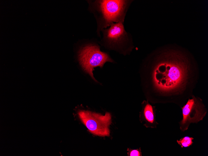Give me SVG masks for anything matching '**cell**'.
Returning <instances> with one entry per match:
<instances>
[{
    "mask_svg": "<svg viewBox=\"0 0 208 156\" xmlns=\"http://www.w3.org/2000/svg\"><path fill=\"white\" fill-rule=\"evenodd\" d=\"M153 53L148 69L153 86L166 97V102L192 96L199 76L198 65L192 53L174 44L164 45Z\"/></svg>",
    "mask_w": 208,
    "mask_h": 156,
    "instance_id": "1",
    "label": "cell"
},
{
    "mask_svg": "<svg viewBox=\"0 0 208 156\" xmlns=\"http://www.w3.org/2000/svg\"><path fill=\"white\" fill-rule=\"evenodd\" d=\"M127 1L104 0L95 1L94 8L99 15V28H106L113 22H123L127 6Z\"/></svg>",
    "mask_w": 208,
    "mask_h": 156,
    "instance_id": "2",
    "label": "cell"
},
{
    "mask_svg": "<svg viewBox=\"0 0 208 156\" xmlns=\"http://www.w3.org/2000/svg\"><path fill=\"white\" fill-rule=\"evenodd\" d=\"M78 59L83 70L95 81L93 71L94 68H102L105 63L113 60L106 53L101 51L99 47L94 44L86 45L81 48L78 53Z\"/></svg>",
    "mask_w": 208,
    "mask_h": 156,
    "instance_id": "3",
    "label": "cell"
},
{
    "mask_svg": "<svg viewBox=\"0 0 208 156\" xmlns=\"http://www.w3.org/2000/svg\"><path fill=\"white\" fill-rule=\"evenodd\" d=\"M82 123L93 134L100 136H109V128L111 122V114L107 112L105 115L86 110H80L78 113Z\"/></svg>",
    "mask_w": 208,
    "mask_h": 156,
    "instance_id": "4",
    "label": "cell"
},
{
    "mask_svg": "<svg viewBox=\"0 0 208 156\" xmlns=\"http://www.w3.org/2000/svg\"><path fill=\"white\" fill-rule=\"evenodd\" d=\"M181 108L183 118L179 125L183 131L187 130L191 123H197L203 120L207 112L201 99L193 95Z\"/></svg>",
    "mask_w": 208,
    "mask_h": 156,
    "instance_id": "5",
    "label": "cell"
},
{
    "mask_svg": "<svg viewBox=\"0 0 208 156\" xmlns=\"http://www.w3.org/2000/svg\"><path fill=\"white\" fill-rule=\"evenodd\" d=\"M122 22L112 23L110 27L103 30L104 38L109 44H119L126 38L127 34Z\"/></svg>",
    "mask_w": 208,
    "mask_h": 156,
    "instance_id": "6",
    "label": "cell"
},
{
    "mask_svg": "<svg viewBox=\"0 0 208 156\" xmlns=\"http://www.w3.org/2000/svg\"><path fill=\"white\" fill-rule=\"evenodd\" d=\"M143 115L146 121L151 124L154 122L153 108L148 103H146L143 108Z\"/></svg>",
    "mask_w": 208,
    "mask_h": 156,
    "instance_id": "7",
    "label": "cell"
},
{
    "mask_svg": "<svg viewBox=\"0 0 208 156\" xmlns=\"http://www.w3.org/2000/svg\"><path fill=\"white\" fill-rule=\"evenodd\" d=\"M193 138L188 136H185L177 140V142L182 148L187 147L191 145L193 143Z\"/></svg>",
    "mask_w": 208,
    "mask_h": 156,
    "instance_id": "8",
    "label": "cell"
},
{
    "mask_svg": "<svg viewBox=\"0 0 208 156\" xmlns=\"http://www.w3.org/2000/svg\"><path fill=\"white\" fill-rule=\"evenodd\" d=\"M129 152L128 153V156H140L141 155V153L140 149L130 150L128 149Z\"/></svg>",
    "mask_w": 208,
    "mask_h": 156,
    "instance_id": "9",
    "label": "cell"
}]
</instances>
